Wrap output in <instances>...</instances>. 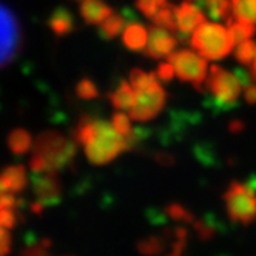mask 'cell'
<instances>
[{
	"label": "cell",
	"instance_id": "6da1fadb",
	"mask_svg": "<svg viewBox=\"0 0 256 256\" xmlns=\"http://www.w3.org/2000/svg\"><path fill=\"white\" fill-rule=\"evenodd\" d=\"M72 138L84 145L88 160L94 166H105L126 150V140L114 125L91 116L80 118Z\"/></svg>",
	"mask_w": 256,
	"mask_h": 256
},
{
	"label": "cell",
	"instance_id": "7a4b0ae2",
	"mask_svg": "<svg viewBox=\"0 0 256 256\" xmlns=\"http://www.w3.org/2000/svg\"><path fill=\"white\" fill-rule=\"evenodd\" d=\"M76 140L66 139L58 132H44L34 145L30 167L36 173H59L72 166L78 147Z\"/></svg>",
	"mask_w": 256,
	"mask_h": 256
},
{
	"label": "cell",
	"instance_id": "3957f363",
	"mask_svg": "<svg viewBox=\"0 0 256 256\" xmlns=\"http://www.w3.org/2000/svg\"><path fill=\"white\" fill-rule=\"evenodd\" d=\"M190 45L206 59L218 60L227 58L234 44L228 28L219 24L204 22L192 34Z\"/></svg>",
	"mask_w": 256,
	"mask_h": 256
},
{
	"label": "cell",
	"instance_id": "277c9868",
	"mask_svg": "<svg viewBox=\"0 0 256 256\" xmlns=\"http://www.w3.org/2000/svg\"><path fill=\"white\" fill-rule=\"evenodd\" d=\"M226 208L232 221L248 226L256 221V190L233 180L224 193Z\"/></svg>",
	"mask_w": 256,
	"mask_h": 256
},
{
	"label": "cell",
	"instance_id": "5b68a950",
	"mask_svg": "<svg viewBox=\"0 0 256 256\" xmlns=\"http://www.w3.org/2000/svg\"><path fill=\"white\" fill-rule=\"evenodd\" d=\"M168 62L174 65L176 74L182 82H190L193 86L204 93V82L207 80V62L204 58H200L199 52L190 50L173 51L168 56Z\"/></svg>",
	"mask_w": 256,
	"mask_h": 256
},
{
	"label": "cell",
	"instance_id": "8992f818",
	"mask_svg": "<svg viewBox=\"0 0 256 256\" xmlns=\"http://www.w3.org/2000/svg\"><path fill=\"white\" fill-rule=\"evenodd\" d=\"M0 30H2V48H0V65L4 68L14 60L22 46V30L17 16L6 4L0 6Z\"/></svg>",
	"mask_w": 256,
	"mask_h": 256
},
{
	"label": "cell",
	"instance_id": "52a82bcc",
	"mask_svg": "<svg viewBox=\"0 0 256 256\" xmlns=\"http://www.w3.org/2000/svg\"><path fill=\"white\" fill-rule=\"evenodd\" d=\"M167 94L160 84L156 80L148 88L136 93V104L130 110V118L138 122H147L154 119L166 105Z\"/></svg>",
	"mask_w": 256,
	"mask_h": 256
},
{
	"label": "cell",
	"instance_id": "ba28073f",
	"mask_svg": "<svg viewBox=\"0 0 256 256\" xmlns=\"http://www.w3.org/2000/svg\"><path fill=\"white\" fill-rule=\"evenodd\" d=\"M207 90L210 93L222 100L228 106H238V98L241 94V82L234 76V72H228L221 66H210V76L206 80Z\"/></svg>",
	"mask_w": 256,
	"mask_h": 256
},
{
	"label": "cell",
	"instance_id": "9c48e42d",
	"mask_svg": "<svg viewBox=\"0 0 256 256\" xmlns=\"http://www.w3.org/2000/svg\"><path fill=\"white\" fill-rule=\"evenodd\" d=\"M202 122V116L198 112H186V110H172L168 113V124L166 128L160 130V142L172 144L174 140H180L184 138L186 132L192 126H196Z\"/></svg>",
	"mask_w": 256,
	"mask_h": 256
},
{
	"label": "cell",
	"instance_id": "30bf717a",
	"mask_svg": "<svg viewBox=\"0 0 256 256\" xmlns=\"http://www.w3.org/2000/svg\"><path fill=\"white\" fill-rule=\"evenodd\" d=\"M31 186L32 192L38 198L39 202H42L45 207L56 206L62 199V187L58 179V173H36L32 172L31 176Z\"/></svg>",
	"mask_w": 256,
	"mask_h": 256
},
{
	"label": "cell",
	"instance_id": "8fae6325",
	"mask_svg": "<svg viewBox=\"0 0 256 256\" xmlns=\"http://www.w3.org/2000/svg\"><path fill=\"white\" fill-rule=\"evenodd\" d=\"M176 45L178 38H173L168 30L154 25L148 28V44L144 50V54L153 59L168 58Z\"/></svg>",
	"mask_w": 256,
	"mask_h": 256
},
{
	"label": "cell",
	"instance_id": "7c38bea8",
	"mask_svg": "<svg viewBox=\"0 0 256 256\" xmlns=\"http://www.w3.org/2000/svg\"><path fill=\"white\" fill-rule=\"evenodd\" d=\"M176 19H178V31L187 32V34L194 32L206 22L202 8L199 5H193L188 0L182 5L176 6Z\"/></svg>",
	"mask_w": 256,
	"mask_h": 256
},
{
	"label": "cell",
	"instance_id": "4fadbf2b",
	"mask_svg": "<svg viewBox=\"0 0 256 256\" xmlns=\"http://www.w3.org/2000/svg\"><path fill=\"white\" fill-rule=\"evenodd\" d=\"M26 187V172L24 166H10L4 170L0 179L2 193H20Z\"/></svg>",
	"mask_w": 256,
	"mask_h": 256
},
{
	"label": "cell",
	"instance_id": "5bb4252c",
	"mask_svg": "<svg viewBox=\"0 0 256 256\" xmlns=\"http://www.w3.org/2000/svg\"><path fill=\"white\" fill-rule=\"evenodd\" d=\"M147 28H145L139 20L134 22H128V25L125 26L122 40L124 45L132 50V51H142L145 50L148 44V36H147Z\"/></svg>",
	"mask_w": 256,
	"mask_h": 256
},
{
	"label": "cell",
	"instance_id": "9a60e30c",
	"mask_svg": "<svg viewBox=\"0 0 256 256\" xmlns=\"http://www.w3.org/2000/svg\"><path fill=\"white\" fill-rule=\"evenodd\" d=\"M80 14L86 24L96 25L108 19L113 14V10L100 0H82Z\"/></svg>",
	"mask_w": 256,
	"mask_h": 256
},
{
	"label": "cell",
	"instance_id": "2e32d148",
	"mask_svg": "<svg viewBox=\"0 0 256 256\" xmlns=\"http://www.w3.org/2000/svg\"><path fill=\"white\" fill-rule=\"evenodd\" d=\"M48 25L54 34L62 38V36H66L74 30V17L65 6H58L51 12Z\"/></svg>",
	"mask_w": 256,
	"mask_h": 256
},
{
	"label": "cell",
	"instance_id": "e0dca14e",
	"mask_svg": "<svg viewBox=\"0 0 256 256\" xmlns=\"http://www.w3.org/2000/svg\"><path fill=\"white\" fill-rule=\"evenodd\" d=\"M113 106L124 112H130L133 105L136 104V91L133 86H130L126 80H119L118 86L113 90V93L110 94Z\"/></svg>",
	"mask_w": 256,
	"mask_h": 256
},
{
	"label": "cell",
	"instance_id": "ac0fdd59",
	"mask_svg": "<svg viewBox=\"0 0 256 256\" xmlns=\"http://www.w3.org/2000/svg\"><path fill=\"white\" fill-rule=\"evenodd\" d=\"M31 134L24 128H16L8 134V148L16 156H24L31 148Z\"/></svg>",
	"mask_w": 256,
	"mask_h": 256
},
{
	"label": "cell",
	"instance_id": "d6986e66",
	"mask_svg": "<svg viewBox=\"0 0 256 256\" xmlns=\"http://www.w3.org/2000/svg\"><path fill=\"white\" fill-rule=\"evenodd\" d=\"M227 28L230 31L233 44H236V45H240L241 42L250 39L252 36L254 34V31H256L254 24L244 22V20H240V19L233 20L232 17H228V19H227Z\"/></svg>",
	"mask_w": 256,
	"mask_h": 256
},
{
	"label": "cell",
	"instance_id": "ffe728a7",
	"mask_svg": "<svg viewBox=\"0 0 256 256\" xmlns=\"http://www.w3.org/2000/svg\"><path fill=\"white\" fill-rule=\"evenodd\" d=\"M125 22H126V19H125L124 16L112 14L99 26V31H98L99 32V38L104 39V40H112V39H114L120 31H124Z\"/></svg>",
	"mask_w": 256,
	"mask_h": 256
},
{
	"label": "cell",
	"instance_id": "44dd1931",
	"mask_svg": "<svg viewBox=\"0 0 256 256\" xmlns=\"http://www.w3.org/2000/svg\"><path fill=\"white\" fill-rule=\"evenodd\" d=\"M232 11L236 19L256 25V0H232Z\"/></svg>",
	"mask_w": 256,
	"mask_h": 256
},
{
	"label": "cell",
	"instance_id": "7402d4cb",
	"mask_svg": "<svg viewBox=\"0 0 256 256\" xmlns=\"http://www.w3.org/2000/svg\"><path fill=\"white\" fill-rule=\"evenodd\" d=\"M153 24L166 28L170 32H178V19H176V6L166 5L162 6L153 17Z\"/></svg>",
	"mask_w": 256,
	"mask_h": 256
},
{
	"label": "cell",
	"instance_id": "603a6c76",
	"mask_svg": "<svg viewBox=\"0 0 256 256\" xmlns=\"http://www.w3.org/2000/svg\"><path fill=\"white\" fill-rule=\"evenodd\" d=\"M207 12L213 20H227L230 17V2L228 0H207Z\"/></svg>",
	"mask_w": 256,
	"mask_h": 256
},
{
	"label": "cell",
	"instance_id": "cb8c5ba5",
	"mask_svg": "<svg viewBox=\"0 0 256 256\" xmlns=\"http://www.w3.org/2000/svg\"><path fill=\"white\" fill-rule=\"evenodd\" d=\"M158 80V74L156 72H145L139 68L133 70L130 72V82H132V86L134 88V91H142L145 88H148L152 84H154Z\"/></svg>",
	"mask_w": 256,
	"mask_h": 256
},
{
	"label": "cell",
	"instance_id": "d4e9b609",
	"mask_svg": "<svg viewBox=\"0 0 256 256\" xmlns=\"http://www.w3.org/2000/svg\"><path fill=\"white\" fill-rule=\"evenodd\" d=\"M193 153L199 162L204 166H214L216 164V153L213 150V145L210 142H199L193 147Z\"/></svg>",
	"mask_w": 256,
	"mask_h": 256
},
{
	"label": "cell",
	"instance_id": "484cf974",
	"mask_svg": "<svg viewBox=\"0 0 256 256\" xmlns=\"http://www.w3.org/2000/svg\"><path fill=\"white\" fill-rule=\"evenodd\" d=\"M234 56L238 59V62L242 64V65H250L253 62V59L256 58V46L254 42L247 39L244 42H241L238 45L236 51H234Z\"/></svg>",
	"mask_w": 256,
	"mask_h": 256
},
{
	"label": "cell",
	"instance_id": "4316f807",
	"mask_svg": "<svg viewBox=\"0 0 256 256\" xmlns=\"http://www.w3.org/2000/svg\"><path fill=\"white\" fill-rule=\"evenodd\" d=\"M166 5L167 0H136L138 10H140V12L148 19H153L154 14Z\"/></svg>",
	"mask_w": 256,
	"mask_h": 256
},
{
	"label": "cell",
	"instance_id": "83f0119b",
	"mask_svg": "<svg viewBox=\"0 0 256 256\" xmlns=\"http://www.w3.org/2000/svg\"><path fill=\"white\" fill-rule=\"evenodd\" d=\"M76 93L80 99L91 100V99H96L99 96V90L91 79H82L76 86Z\"/></svg>",
	"mask_w": 256,
	"mask_h": 256
},
{
	"label": "cell",
	"instance_id": "f1b7e54d",
	"mask_svg": "<svg viewBox=\"0 0 256 256\" xmlns=\"http://www.w3.org/2000/svg\"><path fill=\"white\" fill-rule=\"evenodd\" d=\"M167 214L174 219V221H182V222H194V218L193 214L179 204H170L167 208H166Z\"/></svg>",
	"mask_w": 256,
	"mask_h": 256
},
{
	"label": "cell",
	"instance_id": "f546056e",
	"mask_svg": "<svg viewBox=\"0 0 256 256\" xmlns=\"http://www.w3.org/2000/svg\"><path fill=\"white\" fill-rule=\"evenodd\" d=\"M162 240L160 238H148V240H145V241H140L138 244V250L142 253V254H147V256H154L158 254L160 250H162Z\"/></svg>",
	"mask_w": 256,
	"mask_h": 256
},
{
	"label": "cell",
	"instance_id": "4dcf8cb0",
	"mask_svg": "<svg viewBox=\"0 0 256 256\" xmlns=\"http://www.w3.org/2000/svg\"><path fill=\"white\" fill-rule=\"evenodd\" d=\"M50 246H51V241L48 240L39 241L38 244H31L25 250H22L20 256H51Z\"/></svg>",
	"mask_w": 256,
	"mask_h": 256
},
{
	"label": "cell",
	"instance_id": "1f68e13d",
	"mask_svg": "<svg viewBox=\"0 0 256 256\" xmlns=\"http://www.w3.org/2000/svg\"><path fill=\"white\" fill-rule=\"evenodd\" d=\"M130 119L132 118H128L124 113H114L113 114V125H114V128L124 138H128L133 133V128L130 125Z\"/></svg>",
	"mask_w": 256,
	"mask_h": 256
},
{
	"label": "cell",
	"instance_id": "d6a6232c",
	"mask_svg": "<svg viewBox=\"0 0 256 256\" xmlns=\"http://www.w3.org/2000/svg\"><path fill=\"white\" fill-rule=\"evenodd\" d=\"M17 214L16 213V208H2V212H0V224H2V227L5 228H12L17 222Z\"/></svg>",
	"mask_w": 256,
	"mask_h": 256
},
{
	"label": "cell",
	"instance_id": "836d02e7",
	"mask_svg": "<svg viewBox=\"0 0 256 256\" xmlns=\"http://www.w3.org/2000/svg\"><path fill=\"white\" fill-rule=\"evenodd\" d=\"M174 72H176V70H174V65L172 62H162L158 66L156 74L162 82H170L174 76Z\"/></svg>",
	"mask_w": 256,
	"mask_h": 256
},
{
	"label": "cell",
	"instance_id": "e575fe53",
	"mask_svg": "<svg viewBox=\"0 0 256 256\" xmlns=\"http://www.w3.org/2000/svg\"><path fill=\"white\" fill-rule=\"evenodd\" d=\"M194 228L199 234V238L202 241H207L214 234V227L210 224V221H196L194 222Z\"/></svg>",
	"mask_w": 256,
	"mask_h": 256
},
{
	"label": "cell",
	"instance_id": "d590c367",
	"mask_svg": "<svg viewBox=\"0 0 256 256\" xmlns=\"http://www.w3.org/2000/svg\"><path fill=\"white\" fill-rule=\"evenodd\" d=\"M233 72H234V76L240 79V82H241V85L242 86H248V85H252V84H256V78H254V74H253V71L250 72V71H247L246 68H242V66H236L234 70H233Z\"/></svg>",
	"mask_w": 256,
	"mask_h": 256
},
{
	"label": "cell",
	"instance_id": "8d00e7d4",
	"mask_svg": "<svg viewBox=\"0 0 256 256\" xmlns=\"http://www.w3.org/2000/svg\"><path fill=\"white\" fill-rule=\"evenodd\" d=\"M10 244H11V238L8 228L2 227V247H0V256H6L10 253Z\"/></svg>",
	"mask_w": 256,
	"mask_h": 256
},
{
	"label": "cell",
	"instance_id": "74e56055",
	"mask_svg": "<svg viewBox=\"0 0 256 256\" xmlns=\"http://www.w3.org/2000/svg\"><path fill=\"white\" fill-rule=\"evenodd\" d=\"M154 159H156V162H159L160 166H164V167H170V166H173V164H174L173 156L167 154V153H156Z\"/></svg>",
	"mask_w": 256,
	"mask_h": 256
},
{
	"label": "cell",
	"instance_id": "f35d334b",
	"mask_svg": "<svg viewBox=\"0 0 256 256\" xmlns=\"http://www.w3.org/2000/svg\"><path fill=\"white\" fill-rule=\"evenodd\" d=\"M244 130H246V124L242 120H240V119L230 120V124H228V132L230 133H241Z\"/></svg>",
	"mask_w": 256,
	"mask_h": 256
},
{
	"label": "cell",
	"instance_id": "ab89813d",
	"mask_svg": "<svg viewBox=\"0 0 256 256\" xmlns=\"http://www.w3.org/2000/svg\"><path fill=\"white\" fill-rule=\"evenodd\" d=\"M246 100L250 105H256V84H252L246 88Z\"/></svg>",
	"mask_w": 256,
	"mask_h": 256
},
{
	"label": "cell",
	"instance_id": "60d3db41",
	"mask_svg": "<svg viewBox=\"0 0 256 256\" xmlns=\"http://www.w3.org/2000/svg\"><path fill=\"white\" fill-rule=\"evenodd\" d=\"M122 16L126 19V22H134V20H138L136 12L133 10H130V8H124L122 10Z\"/></svg>",
	"mask_w": 256,
	"mask_h": 256
},
{
	"label": "cell",
	"instance_id": "b9f144b4",
	"mask_svg": "<svg viewBox=\"0 0 256 256\" xmlns=\"http://www.w3.org/2000/svg\"><path fill=\"white\" fill-rule=\"evenodd\" d=\"M188 2H194L200 8H206V5H207V0H188Z\"/></svg>",
	"mask_w": 256,
	"mask_h": 256
},
{
	"label": "cell",
	"instance_id": "7bdbcfd3",
	"mask_svg": "<svg viewBox=\"0 0 256 256\" xmlns=\"http://www.w3.org/2000/svg\"><path fill=\"white\" fill-rule=\"evenodd\" d=\"M253 74H254V78H256V58H254V62H253Z\"/></svg>",
	"mask_w": 256,
	"mask_h": 256
}]
</instances>
